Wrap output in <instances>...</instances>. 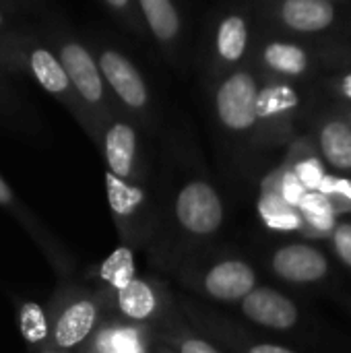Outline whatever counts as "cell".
Listing matches in <instances>:
<instances>
[{"label":"cell","mask_w":351,"mask_h":353,"mask_svg":"<svg viewBox=\"0 0 351 353\" xmlns=\"http://www.w3.org/2000/svg\"><path fill=\"white\" fill-rule=\"evenodd\" d=\"M176 219L192 236H213L223 225V203L205 180L184 184L176 199Z\"/></svg>","instance_id":"1"},{"label":"cell","mask_w":351,"mask_h":353,"mask_svg":"<svg viewBox=\"0 0 351 353\" xmlns=\"http://www.w3.org/2000/svg\"><path fill=\"white\" fill-rule=\"evenodd\" d=\"M271 271L285 283L314 285L331 275V265L323 250L304 242H292L273 250Z\"/></svg>","instance_id":"2"},{"label":"cell","mask_w":351,"mask_h":353,"mask_svg":"<svg viewBox=\"0 0 351 353\" xmlns=\"http://www.w3.org/2000/svg\"><path fill=\"white\" fill-rule=\"evenodd\" d=\"M257 83L248 72H236L217 91V116L230 130H248L257 124Z\"/></svg>","instance_id":"3"},{"label":"cell","mask_w":351,"mask_h":353,"mask_svg":"<svg viewBox=\"0 0 351 353\" xmlns=\"http://www.w3.org/2000/svg\"><path fill=\"white\" fill-rule=\"evenodd\" d=\"M240 308L250 323L271 331H292L300 323L298 304L285 294L267 285H257L240 302Z\"/></svg>","instance_id":"4"},{"label":"cell","mask_w":351,"mask_h":353,"mask_svg":"<svg viewBox=\"0 0 351 353\" xmlns=\"http://www.w3.org/2000/svg\"><path fill=\"white\" fill-rule=\"evenodd\" d=\"M254 288L257 273L240 259H228L213 265L203 279V290L217 302H242Z\"/></svg>","instance_id":"5"},{"label":"cell","mask_w":351,"mask_h":353,"mask_svg":"<svg viewBox=\"0 0 351 353\" xmlns=\"http://www.w3.org/2000/svg\"><path fill=\"white\" fill-rule=\"evenodd\" d=\"M97 66H101L103 79L128 108L132 110L145 108L149 99L145 81L126 56H122L116 50H103Z\"/></svg>","instance_id":"6"},{"label":"cell","mask_w":351,"mask_h":353,"mask_svg":"<svg viewBox=\"0 0 351 353\" xmlns=\"http://www.w3.org/2000/svg\"><path fill=\"white\" fill-rule=\"evenodd\" d=\"M60 64L68 77V81L74 85L79 95L89 103H99L103 99V81L97 68V62L91 58V54L74 43L68 41L60 48Z\"/></svg>","instance_id":"7"},{"label":"cell","mask_w":351,"mask_h":353,"mask_svg":"<svg viewBox=\"0 0 351 353\" xmlns=\"http://www.w3.org/2000/svg\"><path fill=\"white\" fill-rule=\"evenodd\" d=\"M97 304L91 300H77L62 310L58 316L52 339L58 350H72L81 345L97 323Z\"/></svg>","instance_id":"8"},{"label":"cell","mask_w":351,"mask_h":353,"mask_svg":"<svg viewBox=\"0 0 351 353\" xmlns=\"http://www.w3.org/2000/svg\"><path fill=\"white\" fill-rule=\"evenodd\" d=\"M103 151H106L108 172H112L122 180H130L134 174V157H137L134 128L124 122L112 124L110 130L106 132Z\"/></svg>","instance_id":"9"},{"label":"cell","mask_w":351,"mask_h":353,"mask_svg":"<svg viewBox=\"0 0 351 353\" xmlns=\"http://www.w3.org/2000/svg\"><path fill=\"white\" fill-rule=\"evenodd\" d=\"M281 17L296 31H321L333 23L335 10L329 0H285Z\"/></svg>","instance_id":"10"},{"label":"cell","mask_w":351,"mask_h":353,"mask_svg":"<svg viewBox=\"0 0 351 353\" xmlns=\"http://www.w3.org/2000/svg\"><path fill=\"white\" fill-rule=\"evenodd\" d=\"M116 304L126 319L137 323L149 321L157 310V298L153 288L139 277H134L116 292Z\"/></svg>","instance_id":"11"},{"label":"cell","mask_w":351,"mask_h":353,"mask_svg":"<svg viewBox=\"0 0 351 353\" xmlns=\"http://www.w3.org/2000/svg\"><path fill=\"white\" fill-rule=\"evenodd\" d=\"M321 151L327 163L339 172H351V126L333 120L321 128Z\"/></svg>","instance_id":"12"},{"label":"cell","mask_w":351,"mask_h":353,"mask_svg":"<svg viewBox=\"0 0 351 353\" xmlns=\"http://www.w3.org/2000/svg\"><path fill=\"white\" fill-rule=\"evenodd\" d=\"M139 4L151 33L157 39L170 41L180 33V17L172 0H139Z\"/></svg>","instance_id":"13"},{"label":"cell","mask_w":351,"mask_h":353,"mask_svg":"<svg viewBox=\"0 0 351 353\" xmlns=\"http://www.w3.org/2000/svg\"><path fill=\"white\" fill-rule=\"evenodd\" d=\"M29 68L37 83L50 93H64L68 89V77L60 60L46 48H35L29 54Z\"/></svg>","instance_id":"14"},{"label":"cell","mask_w":351,"mask_h":353,"mask_svg":"<svg viewBox=\"0 0 351 353\" xmlns=\"http://www.w3.org/2000/svg\"><path fill=\"white\" fill-rule=\"evenodd\" d=\"M106 190H108V203L114 215L120 219L132 217L145 203L143 188L130 184L128 180L114 176L112 172H106Z\"/></svg>","instance_id":"15"},{"label":"cell","mask_w":351,"mask_h":353,"mask_svg":"<svg viewBox=\"0 0 351 353\" xmlns=\"http://www.w3.org/2000/svg\"><path fill=\"white\" fill-rule=\"evenodd\" d=\"M298 105V93L288 85H269L257 95V118L271 120L292 112Z\"/></svg>","instance_id":"16"},{"label":"cell","mask_w":351,"mask_h":353,"mask_svg":"<svg viewBox=\"0 0 351 353\" xmlns=\"http://www.w3.org/2000/svg\"><path fill=\"white\" fill-rule=\"evenodd\" d=\"M246 39H248V31H246L244 19L238 14L228 17L225 21H221V25L217 29V52H219V56L228 62L240 60L244 50H246Z\"/></svg>","instance_id":"17"},{"label":"cell","mask_w":351,"mask_h":353,"mask_svg":"<svg viewBox=\"0 0 351 353\" xmlns=\"http://www.w3.org/2000/svg\"><path fill=\"white\" fill-rule=\"evenodd\" d=\"M99 277L112 285L116 292L120 288H124L128 281H132L137 277V269H134V254L130 248L120 246L116 248L99 267Z\"/></svg>","instance_id":"18"},{"label":"cell","mask_w":351,"mask_h":353,"mask_svg":"<svg viewBox=\"0 0 351 353\" xmlns=\"http://www.w3.org/2000/svg\"><path fill=\"white\" fill-rule=\"evenodd\" d=\"M21 337L29 345H41L50 337V327L43 308L37 302H23L17 314Z\"/></svg>","instance_id":"19"},{"label":"cell","mask_w":351,"mask_h":353,"mask_svg":"<svg viewBox=\"0 0 351 353\" xmlns=\"http://www.w3.org/2000/svg\"><path fill=\"white\" fill-rule=\"evenodd\" d=\"M265 62L283 74H300L308 66V58L302 48L294 43H271L265 50Z\"/></svg>","instance_id":"20"},{"label":"cell","mask_w":351,"mask_h":353,"mask_svg":"<svg viewBox=\"0 0 351 353\" xmlns=\"http://www.w3.org/2000/svg\"><path fill=\"white\" fill-rule=\"evenodd\" d=\"M325 201L329 203V207L333 209V213H343L351 211V182L345 178H337L331 174H325V178L319 184V190Z\"/></svg>","instance_id":"21"},{"label":"cell","mask_w":351,"mask_h":353,"mask_svg":"<svg viewBox=\"0 0 351 353\" xmlns=\"http://www.w3.org/2000/svg\"><path fill=\"white\" fill-rule=\"evenodd\" d=\"M329 238H331L335 256H337L348 269H351V219L335 221V225H333Z\"/></svg>","instance_id":"22"},{"label":"cell","mask_w":351,"mask_h":353,"mask_svg":"<svg viewBox=\"0 0 351 353\" xmlns=\"http://www.w3.org/2000/svg\"><path fill=\"white\" fill-rule=\"evenodd\" d=\"M294 176L300 180V184H302L308 192H312V190H319V184H321V180L325 178V170H323V165H321L319 159L308 157V159L300 161V163L294 168Z\"/></svg>","instance_id":"23"},{"label":"cell","mask_w":351,"mask_h":353,"mask_svg":"<svg viewBox=\"0 0 351 353\" xmlns=\"http://www.w3.org/2000/svg\"><path fill=\"white\" fill-rule=\"evenodd\" d=\"M106 353H139V345L132 335H114L106 343Z\"/></svg>","instance_id":"24"},{"label":"cell","mask_w":351,"mask_h":353,"mask_svg":"<svg viewBox=\"0 0 351 353\" xmlns=\"http://www.w3.org/2000/svg\"><path fill=\"white\" fill-rule=\"evenodd\" d=\"M178 352L180 353H221L215 345H211L205 339L199 337H186L178 343Z\"/></svg>","instance_id":"25"},{"label":"cell","mask_w":351,"mask_h":353,"mask_svg":"<svg viewBox=\"0 0 351 353\" xmlns=\"http://www.w3.org/2000/svg\"><path fill=\"white\" fill-rule=\"evenodd\" d=\"M240 353H296L290 347L277 345V343H265V341H254V343H244L240 345Z\"/></svg>","instance_id":"26"},{"label":"cell","mask_w":351,"mask_h":353,"mask_svg":"<svg viewBox=\"0 0 351 353\" xmlns=\"http://www.w3.org/2000/svg\"><path fill=\"white\" fill-rule=\"evenodd\" d=\"M0 205L2 207H12L14 205V194L8 188V184L2 180V176H0Z\"/></svg>","instance_id":"27"},{"label":"cell","mask_w":351,"mask_h":353,"mask_svg":"<svg viewBox=\"0 0 351 353\" xmlns=\"http://www.w3.org/2000/svg\"><path fill=\"white\" fill-rule=\"evenodd\" d=\"M343 93L351 99V74L350 77H345V81H343Z\"/></svg>","instance_id":"28"},{"label":"cell","mask_w":351,"mask_h":353,"mask_svg":"<svg viewBox=\"0 0 351 353\" xmlns=\"http://www.w3.org/2000/svg\"><path fill=\"white\" fill-rule=\"evenodd\" d=\"M108 2H110V4H112L114 8H124V6H126V4H128L130 0H108Z\"/></svg>","instance_id":"29"},{"label":"cell","mask_w":351,"mask_h":353,"mask_svg":"<svg viewBox=\"0 0 351 353\" xmlns=\"http://www.w3.org/2000/svg\"><path fill=\"white\" fill-rule=\"evenodd\" d=\"M159 353H174V352H170V350H159Z\"/></svg>","instance_id":"30"},{"label":"cell","mask_w":351,"mask_h":353,"mask_svg":"<svg viewBox=\"0 0 351 353\" xmlns=\"http://www.w3.org/2000/svg\"><path fill=\"white\" fill-rule=\"evenodd\" d=\"M2 21H4V19H2V12H0V25H2Z\"/></svg>","instance_id":"31"}]
</instances>
